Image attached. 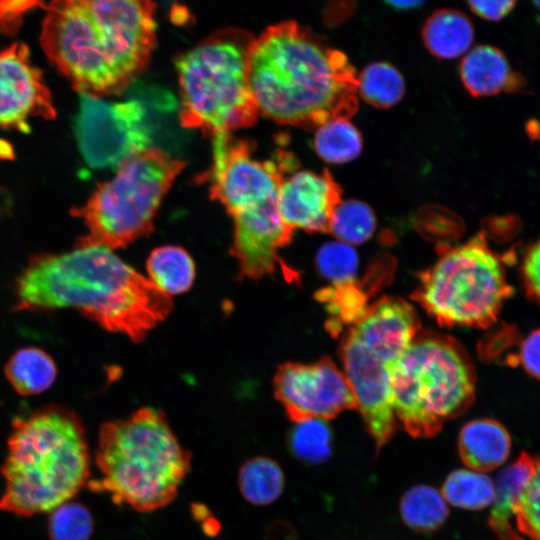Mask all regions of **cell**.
Instances as JSON below:
<instances>
[{
	"mask_svg": "<svg viewBox=\"0 0 540 540\" xmlns=\"http://www.w3.org/2000/svg\"><path fill=\"white\" fill-rule=\"evenodd\" d=\"M15 309L73 308L110 332L134 342L172 311V297L111 249L75 244L62 254L34 256L15 282Z\"/></svg>",
	"mask_w": 540,
	"mask_h": 540,
	"instance_id": "obj_1",
	"label": "cell"
},
{
	"mask_svg": "<svg viewBox=\"0 0 540 540\" xmlns=\"http://www.w3.org/2000/svg\"><path fill=\"white\" fill-rule=\"evenodd\" d=\"M156 9L155 0H51L40 43L75 90L118 95L150 62Z\"/></svg>",
	"mask_w": 540,
	"mask_h": 540,
	"instance_id": "obj_2",
	"label": "cell"
},
{
	"mask_svg": "<svg viewBox=\"0 0 540 540\" xmlns=\"http://www.w3.org/2000/svg\"><path fill=\"white\" fill-rule=\"evenodd\" d=\"M247 75L259 113L279 124L319 127L358 108L357 75L345 53L294 20L254 37Z\"/></svg>",
	"mask_w": 540,
	"mask_h": 540,
	"instance_id": "obj_3",
	"label": "cell"
},
{
	"mask_svg": "<svg viewBox=\"0 0 540 540\" xmlns=\"http://www.w3.org/2000/svg\"><path fill=\"white\" fill-rule=\"evenodd\" d=\"M2 465L0 510L32 516L74 497L90 476V456L78 416L50 405L13 421Z\"/></svg>",
	"mask_w": 540,
	"mask_h": 540,
	"instance_id": "obj_4",
	"label": "cell"
},
{
	"mask_svg": "<svg viewBox=\"0 0 540 540\" xmlns=\"http://www.w3.org/2000/svg\"><path fill=\"white\" fill-rule=\"evenodd\" d=\"M212 140V165L200 180L208 183L210 197L233 219L230 253L237 260L239 278L258 280L275 272L280 264L277 252L294 232L279 209L284 163L256 159L254 145L231 134Z\"/></svg>",
	"mask_w": 540,
	"mask_h": 540,
	"instance_id": "obj_5",
	"label": "cell"
},
{
	"mask_svg": "<svg viewBox=\"0 0 540 540\" xmlns=\"http://www.w3.org/2000/svg\"><path fill=\"white\" fill-rule=\"evenodd\" d=\"M96 463L101 476L88 482L92 491L148 513L174 501L190 470L191 454L163 412L143 407L101 426Z\"/></svg>",
	"mask_w": 540,
	"mask_h": 540,
	"instance_id": "obj_6",
	"label": "cell"
},
{
	"mask_svg": "<svg viewBox=\"0 0 540 540\" xmlns=\"http://www.w3.org/2000/svg\"><path fill=\"white\" fill-rule=\"evenodd\" d=\"M253 39L244 29L222 28L176 58L182 126L213 138L255 124L260 113L247 75Z\"/></svg>",
	"mask_w": 540,
	"mask_h": 540,
	"instance_id": "obj_7",
	"label": "cell"
},
{
	"mask_svg": "<svg viewBox=\"0 0 540 540\" xmlns=\"http://www.w3.org/2000/svg\"><path fill=\"white\" fill-rule=\"evenodd\" d=\"M390 373L395 417L414 437L434 436L474 400L473 364L449 336L419 331Z\"/></svg>",
	"mask_w": 540,
	"mask_h": 540,
	"instance_id": "obj_8",
	"label": "cell"
},
{
	"mask_svg": "<svg viewBox=\"0 0 540 540\" xmlns=\"http://www.w3.org/2000/svg\"><path fill=\"white\" fill-rule=\"evenodd\" d=\"M184 166V161L152 147L124 160L112 179L71 210L88 229L76 243L113 250L150 234L158 208Z\"/></svg>",
	"mask_w": 540,
	"mask_h": 540,
	"instance_id": "obj_9",
	"label": "cell"
},
{
	"mask_svg": "<svg viewBox=\"0 0 540 540\" xmlns=\"http://www.w3.org/2000/svg\"><path fill=\"white\" fill-rule=\"evenodd\" d=\"M419 279L416 300L446 326L486 328L513 293L502 259L482 232L449 249Z\"/></svg>",
	"mask_w": 540,
	"mask_h": 540,
	"instance_id": "obj_10",
	"label": "cell"
},
{
	"mask_svg": "<svg viewBox=\"0 0 540 540\" xmlns=\"http://www.w3.org/2000/svg\"><path fill=\"white\" fill-rule=\"evenodd\" d=\"M74 131L83 158L94 168L118 167L151 140L138 101L110 103L81 93Z\"/></svg>",
	"mask_w": 540,
	"mask_h": 540,
	"instance_id": "obj_11",
	"label": "cell"
},
{
	"mask_svg": "<svg viewBox=\"0 0 540 540\" xmlns=\"http://www.w3.org/2000/svg\"><path fill=\"white\" fill-rule=\"evenodd\" d=\"M273 385L276 398L294 422L328 420L356 407L344 372L329 358L310 364L285 363L279 366Z\"/></svg>",
	"mask_w": 540,
	"mask_h": 540,
	"instance_id": "obj_12",
	"label": "cell"
},
{
	"mask_svg": "<svg viewBox=\"0 0 540 540\" xmlns=\"http://www.w3.org/2000/svg\"><path fill=\"white\" fill-rule=\"evenodd\" d=\"M340 354L356 407L379 450L396 429L390 365L374 356L350 331L341 342Z\"/></svg>",
	"mask_w": 540,
	"mask_h": 540,
	"instance_id": "obj_13",
	"label": "cell"
},
{
	"mask_svg": "<svg viewBox=\"0 0 540 540\" xmlns=\"http://www.w3.org/2000/svg\"><path fill=\"white\" fill-rule=\"evenodd\" d=\"M56 117L51 92L26 44L0 51V127L29 132V119Z\"/></svg>",
	"mask_w": 540,
	"mask_h": 540,
	"instance_id": "obj_14",
	"label": "cell"
},
{
	"mask_svg": "<svg viewBox=\"0 0 540 540\" xmlns=\"http://www.w3.org/2000/svg\"><path fill=\"white\" fill-rule=\"evenodd\" d=\"M278 201L281 217L292 230L326 233L341 202V188L327 170L297 171L283 177Z\"/></svg>",
	"mask_w": 540,
	"mask_h": 540,
	"instance_id": "obj_15",
	"label": "cell"
},
{
	"mask_svg": "<svg viewBox=\"0 0 540 540\" xmlns=\"http://www.w3.org/2000/svg\"><path fill=\"white\" fill-rule=\"evenodd\" d=\"M349 331L374 356L391 365L419 333L420 322L408 302L386 296L369 306Z\"/></svg>",
	"mask_w": 540,
	"mask_h": 540,
	"instance_id": "obj_16",
	"label": "cell"
},
{
	"mask_svg": "<svg viewBox=\"0 0 540 540\" xmlns=\"http://www.w3.org/2000/svg\"><path fill=\"white\" fill-rule=\"evenodd\" d=\"M459 72L466 90L474 97L514 92L522 86V77L497 47L475 46L463 57Z\"/></svg>",
	"mask_w": 540,
	"mask_h": 540,
	"instance_id": "obj_17",
	"label": "cell"
},
{
	"mask_svg": "<svg viewBox=\"0 0 540 540\" xmlns=\"http://www.w3.org/2000/svg\"><path fill=\"white\" fill-rule=\"evenodd\" d=\"M459 454L469 468L487 472L501 466L508 458L511 439L507 430L493 419H475L459 433Z\"/></svg>",
	"mask_w": 540,
	"mask_h": 540,
	"instance_id": "obj_18",
	"label": "cell"
},
{
	"mask_svg": "<svg viewBox=\"0 0 540 540\" xmlns=\"http://www.w3.org/2000/svg\"><path fill=\"white\" fill-rule=\"evenodd\" d=\"M533 459L523 452L498 475L489 525L500 540H523L515 529V513L520 495L532 473Z\"/></svg>",
	"mask_w": 540,
	"mask_h": 540,
	"instance_id": "obj_19",
	"label": "cell"
},
{
	"mask_svg": "<svg viewBox=\"0 0 540 540\" xmlns=\"http://www.w3.org/2000/svg\"><path fill=\"white\" fill-rule=\"evenodd\" d=\"M421 35L432 55L440 59H455L470 49L475 32L473 23L465 13L443 8L426 19Z\"/></svg>",
	"mask_w": 540,
	"mask_h": 540,
	"instance_id": "obj_20",
	"label": "cell"
},
{
	"mask_svg": "<svg viewBox=\"0 0 540 540\" xmlns=\"http://www.w3.org/2000/svg\"><path fill=\"white\" fill-rule=\"evenodd\" d=\"M4 371L14 390L23 396L44 392L52 386L57 376L52 357L36 347L17 350L8 359Z\"/></svg>",
	"mask_w": 540,
	"mask_h": 540,
	"instance_id": "obj_21",
	"label": "cell"
},
{
	"mask_svg": "<svg viewBox=\"0 0 540 540\" xmlns=\"http://www.w3.org/2000/svg\"><path fill=\"white\" fill-rule=\"evenodd\" d=\"M146 269L148 279L169 296L188 291L195 279V263L179 246L154 249L147 259Z\"/></svg>",
	"mask_w": 540,
	"mask_h": 540,
	"instance_id": "obj_22",
	"label": "cell"
},
{
	"mask_svg": "<svg viewBox=\"0 0 540 540\" xmlns=\"http://www.w3.org/2000/svg\"><path fill=\"white\" fill-rule=\"evenodd\" d=\"M237 483L246 501L253 505L264 506L280 497L285 477L276 461L265 456H257L241 465Z\"/></svg>",
	"mask_w": 540,
	"mask_h": 540,
	"instance_id": "obj_23",
	"label": "cell"
},
{
	"mask_svg": "<svg viewBox=\"0 0 540 540\" xmlns=\"http://www.w3.org/2000/svg\"><path fill=\"white\" fill-rule=\"evenodd\" d=\"M449 510L442 494L429 485L410 488L400 501V514L407 526L418 532L437 530L446 520Z\"/></svg>",
	"mask_w": 540,
	"mask_h": 540,
	"instance_id": "obj_24",
	"label": "cell"
},
{
	"mask_svg": "<svg viewBox=\"0 0 540 540\" xmlns=\"http://www.w3.org/2000/svg\"><path fill=\"white\" fill-rule=\"evenodd\" d=\"M441 494L453 506L480 510L492 504L495 486L484 472L459 469L447 476Z\"/></svg>",
	"mask_w": 540,
	"mask_h": 540,
	"instance_id": "obj_25",
	"label": "cell"
},
{
	"mask_svg": "<svg viewBox=\"0 0 540 540\" xmlns=\"http://www.w3.org/2000/svg\"><path fill=\"white\" fill-rule=\"evenodd\" d=\"M313 145L323 160L332 164H342L359 156L362 150V137L348 119L336 118L318 127Z\"/></svg>",
	"mask_w": 540,
	"mask_h": 540,
	"instance_id": "obj_26",
	"label": "cell"
},
{
	"mask_svg": "<svg viewBox=\"0 0 540 540\" xmlns=\"http://www.w3.org/2000/svg\"><path fill=\"white\" fill-rule=\"evenodd\" d=\"M357 90L370 105L389 108L402 99L405 83L394 66L378 61L367 65L357 76Z\"/></svg>",
	"mask_w": 540,
	"mask_h": 540,
	"instance_id": "obj_27",
	"label": "cell"
},
{
	"mask_svg": "<svg viewBox=\"0 0 540 540\" xmlns=\"http://www.w3.org/2000/svg\"><path fill=\"white\" fill-rule=\"evenodd\" d=\"M376 218L371 208L357 200L340 202L334 211L330 232L339 241L362 244L374 233Z\"/></svg>",
	"mask_w": 540,
	"mask_h": 540,
	"instance_id": "obj_28",
	"label": "cell"
},
{
	"mask_svg": "<svg viewBox=\"0 0 540 540\" xmlns=\"http://www.w3.org/2000/svg\"><path fill=\"white\" fill-rule=\"evenodd\" d=\"M293 454L306 462L320 463L331 452V433L322 419H306L296 422L289 438Z\"/></svg>",
	"mask_w": 540,
	"mask_h": 540,
	"instance_id": "obj_29",
	"label": "cell"
},
{
	"mask_svg": "<svg viewBox=\"0 0 540 540\" xmlns=\"http://www.w3.org/2000/svg\"><path fill=\"white\" fill-rule=\"evenodd\" d=\"M48 532L51 540H88L94 529L90 511L76 502H64L50 511Z\"/></svg>",
	"mask_w": 540,
	"mask_h": 540,
	"instance_id": "obj_30",
	"label": "cell"
},
{
	"mask_svg": "<svg viewBox=\"0 0 540 540\" xmlns=\"http://www.w3.org/2000/svg\"><path fill=\"white\" fill-rule=\"evenodd\" d=\"M358 256L348 243L331 241L322 245L316 256L320 274L333 285L355 282L358 270Z\"/></svg>",
	"mask_w": 540,
	"mask_h": 540,
	"instance_id": "obj_31",
	"label": "cell"
},
{
	"mask_svg": "<svg viewBox=\"0 0 540 540\" xmlns=\"http://www.w3.org/2000/svg\"><path fill=\"white\" fill-rule=\"evenodd\" d=\"M515 523L520 535L540 540V457L533 459L532 473L517 504Z\"/></svg>",
	"mask_w": 540,
	"mask_h": 540,
	"instance_id": "obj_32",
	"label": "cell"
},
{
	"mask_svg": "<svg viewBox=\"0 0 540 540\" xmlns=\"http://www.w3.org/2000/svg\"><path fill=\"white\" fill-rule=\"evenodd\" d=\"M329 313L346 323L355 324L366 312V297L355 282L332 285L318 293ZM352 324V325H353Z\"/></svg>",
	"mask_w": 540,
	"mask_h": 540,
	"instance_id": "obj_33",
	"label": "cell"
},
{
	"mask_svg": "<svg viewBox=\"0 0 540 540\" xmlns=\"http://www.w3.org/2000/svg\"><path fill=\"white\" fill-rule=\"evenodd\" d=\"M38 7H45L43 0H0V33L15 35L25 15Z\"/></svg>",
	"mask_w": 540,
	"mask_h": 540,
	"instance_id": "obj_34",
	"label": "cell"
},
{
	"mask_svg": "<svg viewBox=\"0 0 540 540\" xmlns=\"http://www.w3.org/2000/svg\"><path fill=\"white\" fill-rule=\"evenodd\" d=\"M522 276L528 294L540 303V239L531 244L525 252Z\"/></svg>",
	"mask_w": 540,
	"mask_h": 540,
	"instance_id": "obj_35",
	"label": "cell"
},
{
	"mask_svg": "<svg viewBox=\"0 0 540 540\" xmlns=\"http://www.w3.org/2000/svg\"><path fill=\"white\" fill-rule=\"evenodd\" d=\"M470 10L487 21H500L514 9L517 0H466Z\"/></svg>",
	"mask_w": 540,
	"mask_h": 540,
	"instance_id": "obj_36",
	"label": "cell"
},
{
	"mask_svg": "<svg viewBox=\"0 0 540 540\" xmlns=\"http://www.w3.org/2000/svg\"><path fill=\"white\" fill-rule=\"evenodd\" d=\"M519 359L527 373L540 379V329L532 331L523 340Z\"/></svg>",
	"mask_w": 540,
	"mask_h": 540,
	"instance_id": "obj_37",
	"label": "cell"
},
{
	"mask_svg": "<svg viewBox=\"0 0 540 540\" xmlns=\"http://www.w3.org/2000/svg\"><path fill=\"white\" fill-rule=\"evenodd\" d=\"M384 2L396 10H411L424 5L427 0H384Z\"/></svg>",
	"mask_w": 540,
	"mask_h": 540,
	"instance_id": "obj_38",
	"label": "cell"
},
{
	"mask_svg": "<svg viewBox=\"0 0 540 540\" xmlns=\"http://www.w3.org/2000/svg\"><path fill=\"white\" fill-rule=\"evenodd\" d=\"M537 12V20L540 22V0H531Z\"/></svg>",
	"mask_w": 540,
	"mask_h": 540,
	"instance_id": "obj_39",
	"label": "cell"
},
{
	"mask_svg": "<svg viewBox=\"0 0 540 540\" xmlns=\"http://www.w3.org/2000/svg\"><path fill=\"white\" fill-rule=\"evenodd\" d=\"M537 128L538 129H537V131H535V136H536V138L540 139V128L539 127H537Z\"/></svg>",
	"mask_w": 540,
	"mask_h": 540,
	"instance_id": "obj_40",
	"label": "cell"
}]
</instances>
